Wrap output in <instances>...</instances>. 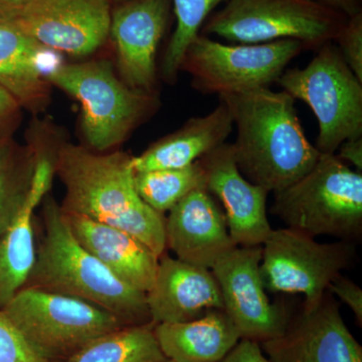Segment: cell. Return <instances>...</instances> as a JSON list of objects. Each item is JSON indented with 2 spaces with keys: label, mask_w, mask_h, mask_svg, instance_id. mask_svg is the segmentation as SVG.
Segmentation results:
<instances>
[{
  "label": "cell",
  "mask_w": 362,
  "mask_h": 362,
  "mask_svg": "<svg viewBox=\"0 0 362 362\" xmlns=\"http://www.w3.org/2000/svg\"><path fill=\"white\" fill-rule=\"evenodd\" d=\"M232 115L237 138L233 143L240 173L267 192H280L309 173L320 153L307 139L285 90L259 88L218 97Z\"/></svg>",
  "instance_id": "cell-1"
},
{
  "label": "cell",
  "mask_w": 362,
  "mask_h": 362,
  "mask_svg": "<svg viewBox=\"0 0 362 362\" xmlns=\"http://www.w3.org/2000/svg\"><path fill=\"white\" fill-rule=\"evenodd\" d=\"M54 173L65 187L64 213L115 226L141 240L159 258L164 254L165 218L138 194L129 154L65 143L59 145Z\"/></svg>",
  "instance_id": "cell-2"
},
{
  "label": "cell",
  "mask_w": 362,
  "mask_h": 362,
  "mask_svg": "<svg viewBox=\"0 0 362 362\" xmlns=\"http://www.w3.org/2000/svg\"><path fill=\"white\" fill-rule=\"evenodd\" d=\"M44 201L37 258L25 287L84 300L127 326L151 324L146 293L117 278L74 237L56 201Z\"/></svg>",
  "instance_id": "cell-3"
},
{
  "label": "cell",
  "mask_w": 362,
  "mask_h": 362,
  "mask_svg": "<svg viewBox=\"0 0 362 362\" xmlns=\"http://www.w3.org/2000/svg\"><path fill=\"white\" fill-rule=\"evenodd\" d=\"M47 80L80 103L81 130L93 151L104 152L125 141L159 104L156 93L129 87L105 59L61 63L47 74Z\"/></svg>",
  "instance_id": "cell-4"
},
{
  "label": "cell",
  "mask_w": 362,
  "mask_h": 362,
  "mask_svg": "<svg viewBox=\"0 0 362 362\" xmlns=\"http://www.w3.org/2000/svg\"><path fill=\"white\" fill-rule=\"evenodd\" d=\"M272 214L287 228L310 237L341 240L362 233V173L335 154H320L313 168L292 185L274 194Z\"/></svg>",
  "instance_id": "cell-5"
},
{
  "label": "cell",
  "mask_w": 362,
  "mask_h": 362,
  "mask_svg": "<svg viewBox=\"0 0 362 362\" xmlns=\"http://www.w3.org/2000/svg\"><path fill=\"white\" fill-rule=\"evenodd\" d=\"M346 16L309 0H228L207 18L202 35L242 45L296 40L307 49L334 42Z\"/></svg>",
  "instance_id": "cell-6"
},
{
  "label": "cell",
  "mask_w": 362,
  "mask_h": 362,
  "mask_svg": "<svg viewBox=\"0 0 362 362\" xmlns=\"http://www.w3.org/2000/svg\"><path fill=\"white\" fill-rule=\"evenodd\" d=\"M277 84L313 111L319 153L335 154L343 142L362 137V82L334 42L319 47L305 68L286 70Z\"/></svg>",
  "instance_id": "cell-7"
},
{
  "label": "cell",
  "mask_w": 362,
  "mask_h": 362,
  "mask_svg": "<svg viewBox=\"0 0 362 362\" xmlns=\"http://www.w3.org/2000/svg\"><path fill=\"white\" fill-rule=\"evenodd\" d=\"M2 311L35 349L54 362L127 326L96 305L37 288H23Z\"/></svg>",
  "instance_id": "cell-8"
},
{
  "label": "cell",
  "mask_w": 362,
  "mask_h": 362,
  "mask_svg": "<svg viewBox=\"0 0 362 362\" xmlns=\"http://www.w3.org/2000/svg\"><path fill=\"white\" fill-rule=\"evenodd\" d=\"M305 49L296 40L225 45L199 35L187 47L180 71L192 76V87L202 94L225 96L270 88Z\"/></svg>",
  "instance_id": "cell-9"
},
{
  "label": "cell",
  "mask_w": 362,
  "mask_h": 362,
  "mask_svg": "<svg viewBox=\"0 0 362 362\" xmlns=\"http://www.w3.org/2000/svg\"><path fill=\"white\" fill-rule=\"evenodd\" d=\"M262 249L259 270L266 290L303 294L304 309L320 303L330 283L349 268L356 254L349 240L321 244L290 228L272 230Z\"/></svg>",
  "instance_id": "cell-10"
},
{
  "label": "cell",
  "mask_w": 362,
  "mask_h": 362,
  "mask_svg": "<svg viewBox=\"0 0 362 362\" xmlns=\"http://www.w3.org/2000/svg\"><path fill=\"white\" fill-rule=\"evenodd\" d=\"M262 246L235 247L211 269L220 287L223 311L242 339L258 343L281 337L291 316L284 306L271 303L259 265Z\"/></svg>",
  "instance_id": "cell-11"
},
{
  "label": "cell",
  "mask_w": 362,
  "mask_h": 362,
  "mask_svg": "<svg viewBox=\"0 0 362 362\" xmlns=\"http://www.w3.org/2000/svg\"><path fill=\"white\" fill-rule=\"evenodd\" d=\"M111 14L109 0H30L11 23L47 49L85 57L106 42Z\"/></svg>",
  "instance_id": "cell-12"
},
{
  "label": "cell",
  "mask_w": 362,
  "mask_h": 362,
  "mask_svg": "<svg viewBox=\"0 0 362 362\" xmlns=\"http://www.w3.org/2000/svg\"><path fill=\"white\" fill-rule=\"evenodd\" d=\"M271 362H362V347L328 291L320 303L291 319L281 337L259 343Z\"/></svg>",
  "instance_id": "cell-13"
},
{
  "label": "cell",
  "mask_w": 362,
  "mask_h": 362,
  "mask_svg": "<svg viewBox=\"0 0 362 362\" xmlns=\"http://www.w3.org/2000/svg\"><path fill=\"white\" fill-rule=\"evenodd\" d=\"M199 161L206 189L221 202L235 246H262L273 230L267 216L269 192L240 173L232 144L223 143Z\"/></svg>",
  "instance_id": "cell-14"
},
{
  "label": "cell",
  "mask_w": 362,
  "mask_h": 362,
  "mask_svg": "<svg viewBox=\"0 0 362 362\" xmlns=\"http://www.w3.org/2000/svg\"><path fill=\"white\" fill-rule=\"evenodd\" d=\"M171 0H129L111 14L110 35L125 84L154 93L156 54L168 26Z\"/></svg>",
  "instance_id": "cell-15"
},
{
  "label": "cell",
  "mask_w": 362,
  "mask_h": 362,
  "mask_svg": "<svg viewBox=\"0 0 362 362\" xmlns=\"http://www.w3.org/2000/svg\"><path fill=\"white\" fill-rule=\"evenodd\" d=\"M165 240L176 258L206 269L237 247L223 209L206 187L192 190L169 211Z\"/></svg>",
  "instance_id": "cell-16"
},
{
  "label": "cell",
  "mask_w": 362,
  "mask_h": 362,
  "mask_svg": "<svg viewBox=\"0 0 362 362\" xmlns=\"http://www.w3.org/2000/svg\"><path fill=\"white\" fill-rule=\"evenodd\" d=\"M151 322H187L211 310H223L220 287L211 269L163 254L146 293Z\"/></svg>",
  "instance_id": "cell-17"
},
{
  "label": "cell",
  "mask_w": 362,
  "mask_h": 362,
  "mask_svg": "<svg viewBox=\"0 0 362 362\" xmlns=\"http://www.w3.org/2000/svg\"><path fill=\"white\" fill-rule=\"evenodd\" d=\"M64 216L74 237L117 278L139 291H149L159 263L149 247L115 226L78 214Z\"/></svg>",
  "instance_id": "cell-18"
},
{
  "label": "cell",
  "mask_w": 362,
  "mask_h": 362,
  "mask_svg": "<svg viewBox=\"0 0 362 362\" xmlns=\"http://www.w3.org/2000/svg\"><path fill=\"white\" fill-rule=\"evenodd\" d=\"M51 51L11 21H0V87L32 113L45 111L51 102L47 74L61 64L45 56Z\"/></svg>",
  "instance_id": "cell-19"
},
{
  "label": "cell",
  "mask_w": 362,
  "mask_h": 362,
  "mask_svg": "<svg viewBox=\"0 0 362 362\" xmlns=\"http://www.w3.org/2000/svg\"><path fill=\"white\" fill-rule=\"evenodd\" d=\"M233 122L223 102L211 113L190 118L182 127L132 156L134 173L187 168L226 143Z\"/></svg>",
  "instance_id": "cell-20"
},
{
  "label": "cell",
  "mask_w": 362,
  "mask_h": 362,
  "mask_svg": "<svg viewBox=\"0 0 362 362\" xmlns=\"http://www.w3.org/2000/svg\"><path fill=\"white\" fill-rule=\"evenodd\" d=\"M154 333L164 356L176 362L221 361L242 339L223 310L187 322L156 324Z\"/></svg>",
  "instance_id": "cell-21"
},
{
  "label": "cell",
  "mask_w": 362,
  "mask_h": 362,
  "mask_svg": "<svg viewBox=\"0 0 362 362\" xmlns=\"http://www.w3.org/2000/svg\"><path fill=\"white\" fill-rule=\"evenodd\" d=\"M32 194L20 218L0 238V310L25 286L37 258L33 213L40 204Z\"/></svg>",
  "instance_id": "cell-22"
},
{
  "label": "cell",
  "mask_w": 362,
  "mask_h": 362,
  "mask_svg": "<svg viewBox=\"0 0 362 362\" xmlns=\"http://www.w3.org/2000/svg\"><path fill=\"white\" fill-rule=\"evenodd\" d=\"M35 166L37 157L30 145L21 146L11 137L0 139V238L28 204Z\"/></svg>",
  "instance_id": "cell-23"
},
{
  "label": "cell",
  "mask_w": 362,
  "mask_h": 362,
  "mask_svg": "<svg viewBox=\"0 0 362 362\" xmlns=\"http://www.w3.org/2000/svg\"><path fill=\"white\" fill-rule=\"evenodd\" d=\"M165 359L151 323L125 326L101 335L61 362H160Z\"/></svg>",
  "instance_id": "cell-24"
},
{
  "label": "cell",
  "mask_w": 362,
  "mask_h": 362,
  "mask_svg": "<svg viewBox=\"0 0 362 362\" xmlns=\"http://www.w3.org/2000/svg\"><path fill=\"white\" fill-rule=\"evenodd\" d=\"M134 185L143 202L164 214L192 190L206 187V181L197 161L187 168L134 173Z\"/></svg>",
  "instance_id": "cell-25"
},
{
  "label": "cell",
  "mask_w": 362,
  "mask_h": 362,
  "mask_svg": "<svg viewBox=\"0 0 362 362\" xmlns=\"http://www.w3.org/2000/svg\"><path fill=\"white\" fill-rule=\"evenodd\" d=\"M226 1L228 0H171L175 7L176 26L162 59L161 73L164 80L175 82L187 47L199 37L214 9Z\"/></svg>",
  "instance_id": "cell-26"
},
{
  "label": "cell",
  "mask_w": 362,
  "mask_h": 362,
  "mask_svg": "<svg viewBox=\"0 0 362 362\" xmlns=\"http://www.w3.org/2000/svg\"><path fill=\"white\" fill-rule=\"evenodd\" d=\"M0 362H54L35 349L0 310Z\"/></svg>",
  "instance_id": "cell-27"
},
{
  "label": "cell",
  "mask_w": 362,
  "mask_h": 362,
  "mask_svg": "<svg viewBox=\"0 0 362 362\" xmlns=\"http://www.w3.org/2000/svg\"><path fill=\"white\" fill-rule=\"evenodd\" d=\"M338 49L347 65L362 82V14L350 16L338 33Z\"/></svg>",
  "instance_id": "cell-28"
},
{
  "label": "cell",
  "mask_w": 362,
  "mask_h": 362,
  "mask_svg": "<svg viewBox=\"0 0 362 362\" xmlns=\"http://www.w3.org/2000/svg\"><path fill=\"white\" fill-rule=\"evenodd\" d=\"M328 291L331 294L339 298L343 303L354 312L357 323L362 324V290L358 285L352 282L346 277H343L341 274L338 275L328 287Z\"/></svg>",
  "instance_id": "cell-29"
},
{
  "label": "cell",
  "mask_w": 362,
  "mask_h": 362,
  "mask_svg": "<svg viewBox=\"0 0 362 362\" xmlns=\"http://www.w3.org/2000/svg\"><path fill=\"white\" fill-rule=\"evenodd\" d=\"M21 109L18 101L0 87V139L11 137L20 123Z\"/></svg>",
  "instance_id": "cell-30"
},
{
  "label": "cell",
  "mask_w": 362,
  "mask_h": 362,
  "mask_svg": "<svg viewBox=\"0 0 362 362\" xmlns=\"http://www.w3.org/2000/svg\"><path fill=\"white\" fill-rule=\"evenodd\" d=\"M218 362H271L264 354L259 343L240 339L239 343Z\"/></svg>",
  "instance_id": "cell-31"
},
{
  "label": "cell",
  "mask_w": 362,
  "mask_h": 362,
  "mask_svg": "<svg viewBox=\"0 0 362 362\" xmlns=\"http://www.w3.org/2000/svg\"><path fill=\"white\" fill-rule=\"evenodd\" d=\"M337 157L342 161L350 162L356 171L362 170V137L349 139L338 147Z\"/></svg>",
  "instance_id": "cell-32"
},
{
  "label": "cell",
  "mask_w": 362,
  "mask_h": 362,
  "mask_svg": "<svg viewBox=\"0 0 362 362\" xmlns=\"http://www.w3.org/2000/svg\"><path fill=\"white\" fill-rule=\"evenodd\" d=\"M330 7L346 16L347 18L361 13V0H309Z\"/></svg>",
  "instance_id": "cell-33"
},
{
  "label": "cell",
  "mask_w": 362,
  "mask_h": 362,
  "mask_svg": "<svg viewBox=\"0 0 362 362\" xmlns=\"http://www.w3.org/2000/svg\"><path fill=\"white\" fill-rule=\"evenodd\" d=\"M30 0H0V21H13Z\"/></svg>",
  "instance_id": "cell-34"
},
{
  "label": "cell",
  "mask_w": 362,
  "mask_h": 362,
  "mask_svg": "<svg viewBox=\"0 0 362 362\" xmlns=\"http://www.w3.org/2000/svg\"><path fill=\"white\" fill-rule=\"evenodd\" d=\"M160 362H176V361H171V359H165V361H160Z\"/></svg>",
  "instance_id": "cell-35"
}]
</instances>
